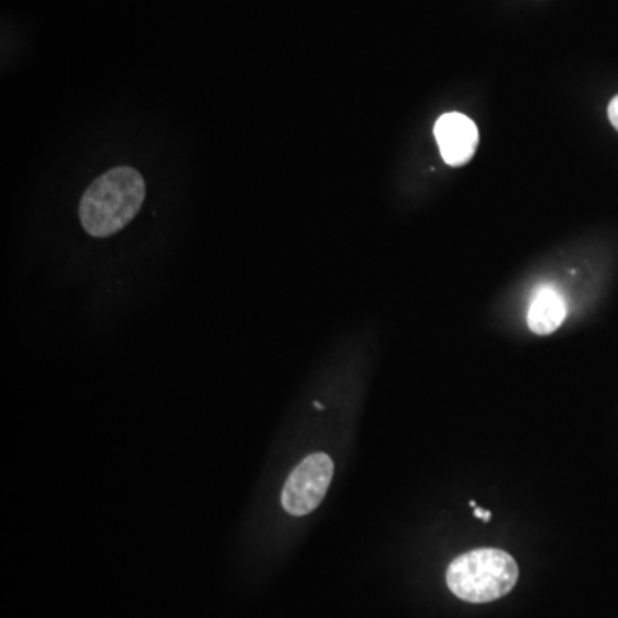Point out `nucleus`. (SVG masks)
<instances>
[{
  "label": "nucleus",
  "instance_id": "nucleus-3",
  "mask_svg": "<svg viewBox=\"0 0 618 618\" xmlns=\"http://www.w3.org/2000/svg\"><path fill=\"white\" fill-rule=\"evenodd\" d=\"M433 133L442 158L450 167L466 165L478 148V126L464 114H443L435 124Z\"/></svg>",
  "mask_w": 618,
  "mask_h": 618
},
{
  "label": "nucleus",
  "instance_id": "nucleus-1",
  "mask_svg": "<svg viewBox=\"0 0 618 618\" xmlns=\"http://www.w3.org/2000/svg\"><path fill=\"white\" fill-rule=\"evenodd\" d=\"M74 150L45 194L38 245L107 325L148 296L176 246L182 167L170 138L143 122L100 129Z\"/></svg>",
  "mask_w": 618,
  "mask_h": 618
},
{
  "label": "nucleus",
  "instance_id": "nucleus-4",
  "mask_svg": "<svg viewBox=\"0 0 618 618\" xmlns=\"http://www.w3.org/2000/svg\"><path fill=\"white\" fill-rule=\"evenodd\" d=\"M566 314L563 297L551 287H543L533 297L530 313H527V325L536 335H550L555 330L560 329Z\"/></svg>",
  "mask_w": 618,
  "mask_h": 618
},
{
  "label": "nucleus",
  "instance_id": "nucleus-5",
  "mask_svg": "<svg viewBox=\"0 0 618 618\" xmlns=\"http://www.w3.org/2000/svg\"><path fill=\"white\" fill-rule=\"evenodd\" d=\"M608 117H610L611 126L618 131V95L608 105Z\"/></svg>",
  "mask_w": 618,
  "mask_h": 618
},
{
  "label": "nucleus",
  "instance_id": "nucleus-2",
  "mask_svg": "<svg viewBox=\"0 0 618 618\" xmlns=\"http://www.w3.org/2000/svg\"><path fill=\"white\" fill-rule=\"evenodd\" d=\"M519 567L512 555L497 548H479L455 558L447 569L450 591L470 603H488L514 590Z\"/></svg>",
  "mask_w": 618,
  "mask_h": 618
},
{
  "label": "nucleus",
  "instance_id": "nucleus-6",
  "mask_svg": "<svg viewBox=\"0 0 618 618\" xmlns=\"http://www.w3.org/2000/svg\"><path fill=\"white\" fill-rule=\"evenodd\" d=\"M473 507V512L476 518L483 519V521L488 522L491 519L490 510H483L482 507L476 506V502H471Z\"/></svg>",
  "mask_w": 618,
  "mask_h": 618
}]
</instances>
